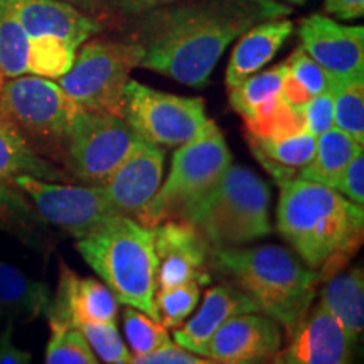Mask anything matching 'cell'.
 <instances>
[{"mask_svg": "<svg viewBox=\"0 0 364 364\" xmlns=\"http://www.w3.org/2000/svg\"><path fill=\"white\" fill-rule=\"evenodd\" d=\"M292 9L280 0H181L144 14L135 38L136 68L204 88L228 46L263 21Z\"/></svg>", "mask_w": 364, "mask_h": 364, "instance_id": "cell-1", "label": "cell"}, {"mask_svg": "<svg viewBox=\"0 0 364 364\" xmlns=\"http://www.w3.org/2000/svg\"><path fill=\"white\" fill-rule=\"evenodd\" d=\"M277 228L318 280H327L358 252L364 209L327 186L290 179L280 184Z\"/></svg>", "mask_w": 364, "mask_h": 364, "instance_id": "cell-2", "label": "cell"}, {"mask_svg": "<svg viewBox=\"0 0 364 364\" xmlns=\"http://www.w3.org/2000/svg\"><path fill=\"white\" fill-rule=\"evenodd\" d=\"M209 263L257 304L260 312L292 332L302 321L318 284L317 272L277 245L211 250Z\"/></svg>", "mask_w": 364, "mask_h": 364, "instance_id": "cell-3", "label": "cell"}, {"mask_svg": "<svg viewBox=\"0 0 364 364\" xmlns=\"http://www.w3.org/2000/svg\"><path fill=\"white\" fill-rule=\"evenodd\" d=\"M76 250L118 302L161 322L156 307L157 255L152 228L118 216L80 238Z\"/></svg>", "mask_w": 364, "mask_h": 364, "instance_id": "cell-4", "label": "cell"}, {"mask_svg": "<svg viewBox=\"0 0 364 364\" xmlns=\"http://www.w3.org/2000/svg\"><path fill=\"white\" fill-rule=\"evenodd\" d=\"M270 189L243 166L228 167L218 184L181 221L193 225L211 250L233 248L272 231Z\"/></svg>", "mask_w": 364, "mask_h": 364, "instance_id": "cell-5", "label": "cell"}, {"mask_svg": "<svg viewBox=\"0 0 364 364\" xmlns=\"http://www.w3.org/2000/svg\"><path fill=\"white\" fill-rule=\"evenodd\" d=\"M81 110L61 86L41 76L9 78L0 88V115L41 157L65 159L68 136Z\"/></svg>", "mask_w": 364, "mask_h": 364, "instance_id": "cell-6", "label": "cell"}, {"mask_svg": "<svg viewBox=\"0 0 364 364\" xmlns=\"http://www.w3.org/2000/svg\"><path fill=\"white\" fill-rule=\"evenodd\" d=\"M233 162L225 135L213 120L172 156L169 176L154 199L149 228L164 221L182 220L218 184Z\"/></svg>", "mask_w": 364, "mask_h": 364, "instance_id": "cell-7", "label": "cell"}, {"mask_svg": "<svg viewBox=\"0 0 364 364\" xmlns=\"http://www.w3.org/2000/svg\"><path fill=\"white\" fill-rule=\"evenodd\" d=\"M134 68L136 58L130 41H86L58 85L83 110L124 118L125 88Z\"/></svg>", "mask_w": 364, "mask_h": 364, "instance_id": "cell-8", "label": "cell"}, {"mask_svg": "<svg viewBox=\"0 0 364 364\" xmlns=\"http://www.w3.org/2000/svg\"><path fill=\"white\" fill-rule=\"evenodd\" d=\"M124 118L140 139L159 147H179L193 140L209 118L203 98L179 97L129 80Z\"/></svg>", "mask_w": 364, "mask_h": 364, "instance_id": "cell-9", "label": "cell"}, {"mask_svg": "<svg viewBox=\"0 0 364 364\" xmlns=\"http://www.w3.org/2000/svg\"><path fill=\"white\" fill-rule=\"evenodd\" d=\"M139 139L125 118L81 110L68 136L63 162L76 181L102 186Z\"/></svg>", "mask_w": 364, "mask_h": 364, "instance_id": "cell-10", "label": "cell"}, {"mask_svg": "<svg viewBox=\"0 0 364 364\" xmlns=\"http://www.w3.org/2000/svg\"><path fill=\"white\" fill-rule=\"evenodd\" d=\"M12 186L33 201L36 213L46 225L78 240L91 235L108 221L124 216L113 208L102 186L78 188L54 184L31 176L16 177Z\"/></svg>", "mask_w": 364, "mask_h": 364, "instance_id": "cell-11", "label": "cell"}, {"mask_svg": "<svg viewBox=\"0 0 364 364\" xmlns=\"http://www.w3.org/2000/svg\"><path fill=\"white\" fill-rule=\"evenodd\" d=\"M164 161L162 147L139 139L125 161L113 171L102 188L120 215L149 226V213L161 189Z\"/></svg>", "mask_w": 364, "mask_h": 364, "instance_id": "cell-12", "label": "cell"}, {"mask_svg": "<svg viewBox=\"0 0 364 364\" xmlns=\"http://www.w3.org/2000/svg\"><path fill=\"white\" fill-rule=\"evenodd\" d=\"M300 48L334 81L364 76V27L344 26L322 14L300 21Z\"/></svg>", "mask_w": 364, "mask_h": 364, "instance_id": "cell-13", "label": "cell"}, {"mask_svg": "<svg viewBox=\"0 0 364 364\" xmlns=\"http://www.w3.org/2000/svg\"><path fill=\"white\" fill-rule=\"evenodd\" d=\"M157 255V289L198 282L206 285L211 277L208 263L211 247L188 221L171 220L154 226Z\"/></svg>", "mask_w": 364, "mask_h": 364, "instance_id": "cell-14", "label": "cell"}, {"mask_svg": "<svg viewBox=\"0 0 364 364\" xmlns=\"http://www.w3.org/2000/svg\"><path fill=\"white\" fill-rule=\"evenodd\" d=\"M282 331L275 318L263 312L231 317L215 332L206 358L218 364H270L280 351Z\"/></svg>", "mask_w": 364, "mask_h": 364, "instance_id": "cell-15", "label": "cell"}, {"mask_svg": "<svg viewBox=\"0 0 364 364\" xmlns=\"http://www.w3.org/2000/svg\"><path fill=\"white\" fill-rule=\"evenodd\" d=\"M46 317L49 324L76 329L86 322H117L118 300L102 282L80 279L65 262H59L58 290Z\"/></svg>", "mask_w": 364, "mask_h": 364, "instance_id": "cell-16", "label": "cell"}, {"mask_svg": "<svg viewBox=\"0 0 364 364\" xmlns=\"http://www.w3.org/2000/svg\"><path fill=\"white\" fill-rule=\"evenodd\" d=\"M289 338L285 354L299 364H351L354 343L321 304L309 309Z\"/></svg>", "mask_w": 364, "mask_h": 364, "instance_id": "cell-17", "label": "cell"}, {"mask_svg": "<svg viewBox=\"0 0 364 364\" xmlns=\"http://www.w3.org/2000/svg\"><path fill=\"white\" fill-rule=\"evenodd\" d=\"M29 38L51 34L75 48L102 31V24L65 0H6Z\"/></svg>", "mask_w": 364, "mask_h": 364, "instance_id": "cell-18", "label": "cell"}, {"mask_svg": "<svg viewBox=\"0 0 364 364\" xmlns=\"http://www.w3.org/2000/svg\"><path fill=\"white\" fill-rule=\"evenodd\" d=\"M247 312H260L257 304L236 285H216L204 295L203 306L182 329L174 331L177 346L194 354L206 356V349L215 332L231 317Z\"/></svg>", "mask_w": 364, "mask_h": 364, "instance_id": "cell-19", "label": "cell"}, {"mask_svg": "<svg viewBox=\"0 0 364 364\" xmlns=\"http://www.w3.org/2000/svg\"><path fill=\"white\" fill-rule=\"evenodd\" d=\"M294 31V22L287 17L263 21L240 36L226 68L228 90L238 86L248 76L262 70L280 51Z\"/></svg>", "mask_w": 364, "mask_h": 364, "instance_id": "cell-20", "label": "cell"}, {"mask_svg": "<svg viewBox=\"0 0 364 364\" xmlns=\"http://www.w3.org/2000/svg\"><path fill=\"white\" fill-rule=\"evenodd\" d=\"M51 290L44 282L31 279L11 263L0 260V317L7 321H34L48 316Z\"/></svg>", "mask_w": 364, "mask_h": 364, "instance_id": "cell-21", "label": "cell"}, {"mask_svg": "<svg viewBox=\"0 0 364 364\" xmlns=\"http://www.w3.org/2000/svg\"><path fill=\"white\" fill-rule=\"evenodd\" d=\"M321 306L341 322L354 344L364 329V273L361 267L338 272L327 279Z\"/></svg>", "mask_w": 364, "mask_h": 364, "instance_id": "cell-22", "label": "cell"}, {"mask_svg": "<svg viewBox=\"0 0 364 364\" xmlns=\"http://www.w3.org/2000/svg\"><path fill=\"white\" fill-rule=\"evenodd\" d=\"M317 139L309 132L285 136V139H250L253 156L279 184L294 179L302 167L312 161Z\"/></svg>", "mask_w": 364, "mask_h": 364, "instance_id": "cell-23", "label": "cell"}, {"mask_svg": "<svg viewBox=\"0 0 364 364\" xmlns=\"http://www.w3.org/2000/svg\"><path fill=\"white\" fill-rule=\"evenodd\" d=\"M19 176H31L49 182L66 179L65 172L41 157L19 130L0 115V181L12 184Z\"/></svg>", "mask_w": 364, "mask_h": 364, "instance_id": "cell-24", "label": "cell"}, {"mask_svg": "<svg viewBox=\"0 0 364 364\" xmlns=\"http://www.w3.org/2000/svg\"><path fill=\"white\" fill-rule=\"evenodd\" d=\"M359 150H363V144L332 127L317 136L312 161L299 171V179L317 182L336 191L344 169Z\"/></svg>", "mask_w": 364, "mask_h": 364, "instance_id": "cell-25", "label": "cell"}, {"mask_svg": "<svg viewBox=\"0 0 364 364\" xmlns=\"http://www.w3.org/2000/svg\"><path fill=\"white\" fill-rule=\"evenodd\" d=\"M0 230L16 235L33 248L46 247V223L27 201L26 194L0 181Z\"/></svg>", "mask_w": 364, "mask_h": 364, "instance_id": "cell-26", "label": "cell"}, {"mask_svg": "<svg viewBox=\"0 0 364 364\" xmlns=\"http://www.w3.org/2000/svg\"><path fill=\"white\" fill-rule=\"evenodd\" d=\"M245 127L250 139L279 140L306 132L302 110L290 107L280 95L263 103L250 120H245Z\"/></svg>", "mask_w": 364, "mask_h": 364, "instance_id": "cell-27", "label": "cell"}, {"mask_svg": "<svg viewBox=\"0 0 364 364\" xmlns=\"http://www.w3.org/2000/svg\"><path fill=\"white\" fill-rule=\"evenodd\" d=\"M287 71H289V65L284 61L270 70L255 73L241 81L238 86L228 90L233 110L238 112L243 120H250L263 103L279 97Z\"/></svg>", "mask_w": 364, "mask_h": 364, "instance_id": "cell-28", "label": "cell"}, {"mask_svg": "<svg viewBox=\"0 0 364 364\" xmlns=\"http://www.w3.org/2000/svg\"><path fill=\"white\" fill-rule=\"evenodd\" d=\"M78 48L58 36L44 34L29 38L27 73L48 80H59L71 70Z\"/></svg>", "mask_w": 364, "mask_h": 364, "instance_id": "cell-29", "label": "cell"}, {"mask_svg": "<svg viewBox=\"0 0 364 364\" xmlns=\"http://www.w3.org/2000/svg\"><path fill=\"white\" fill-rule=\"evenodd\" d=\"M27 51L29 36L6 0H0V73L4 78L26 75Z\"/></svg>", "mask_w": 364, "mask_h": 364, "instance_id": "cell-30", "label": "cell"}, {"mask_svg": "<svg viewBox=\"0 0 364 364\" xmlns=\"http://www.w3.org/2000/svg\"><path fill=\"white\" fill-rule=\"evenodd\" d=\"M334 127L364 144V76L336 81Z\"/></svg>", "mask_w": 364, "mask_h": 364, "instance_id": "cell-31", "label": "cell"}, {"mask_svg": "<svg viewBox=\"0 0 364 364\" xmlns=\"http://www.w3.org/2000/svg\"><path fill=\"white\" fill-rule=\"evenodd\" d=\"M49 327L51 336L46 349V364H98L80 329L58 324H49Z\"/></svg>", "mask_w": 364, "mask_h": 364, "instance_id": "cell-32", "label": "cell"}, {"mask_svg": "<svg viewBox=\"0 0 364 364\" xmlns=\"http://www.w3.org/2000/svg\"><path fill=\"white\" fill-rule=\"evenodd\" d=\"M124 331L135 356L150 354L172 343L167 327L135 309L124 311Z\"/></svg>", "mask_w": 364, "mask_h": 364, "instance_id": "cell-33", "label": "cell"}, {"mask_svg": "<svg viewBox=\"0 0 364 364\" xmlns=\"http://www.w3.org/2000/svg\"><path fill=\"white\" fill-rule=\"evenodd\" d=\"M201 285L198 282L171 287V289H157L156 307L159 318L164 327H179L184 324L196 306L199 304Z\"/></svg>", "mask_w": 364, "mask_h": 364, "instance_id": "cell-34", "label": "cell"}, {"mask_svg": "<svg viewBox=\"0 0 364 364\" xmlns=\"http://www.w3.org/2000/svg\"><path fill=\"white\" fill-rule=\"evenodd\" d=\"M91 351L107 364H130L132 354L117 329V322H86L80 327Z\"/></svg>", "mask_w": 364, "mask_h": 364, "instance_id": "cell-35", "label": "cell"}, {"mask_svg": "<svg viewBox=\"0 0 364 364\" xmlns=\"http://www.w3.org/2000/svg\"><path fill=\"white\" fill-rule=\"evenodd\" d=\"M287 65H289L290 75L311 93V97L334 88L336 81L300 46L295 49L292 56L287 59Z\"/></svg>", "mask_w": 364, "mask_h": 364, "instance_id": "cell-36", "label": "cell"}, {"mask_svg": "<svg viewBox=\"0 0 364 364\" xmlns=\"http://www.w3.org/2000/svg\"><path fill=\"white\" fill-rule=\"evenodd\" d=\"M332 90L334 88L312 97L302 108L306 130L316 139L334 127V93Z\"/></svg>", "mask_w": 364, "mask_h": 364, "instance_id": "cell-37", "label": "cell"}, {"mask_svg": "<svg viewBox=\"0 0 364 364\" xmlns=\"http://www.w3.org/2000/svg\"><path fill=\"white\" fill-rule=\"evenodd\" d=\"M338 193H343V196L353 201L354 204L363 206L364 204V152L359 150L348 164L343 176L336 186Z\"/></svg>", "mask_w": 364, "mask_h": 364, "instance_id": "cell-38", "label": "cell"}, {"mask_svg": "<svg viewBox=\"0 0 364 364\" xmlns=\"http://www.w3.org/2000/svg\"><path fill=\"white\" fill-rule=\"evenodd\" d=\"M130 364H218L213 359H204L196 356L194 353L181 348L176 344H167L166 348L157 349V351L144 354V356L132 358Z\"/></svg>", "mask_w": 364, "mask_h": 364, "instance_id": "cell-39", "label": "cell"}, {"mask_svg": "<svg viewBox=\"0 0 364 364\" xmlns=\"http://www.w3.org/2000/svg\"><path fill=\"white\" fill-rule=\"evenodd\" d=\"M12 332L14 322L7 321V326L0 331V364H33V354L12 343Z\"/></svg>", "mask_w": 364, "mask_h": 364, "instance_id": "cell-40", "label": "cell"}, {"mask_svg": "<svg viewBox=\"0 0 364 364\" xmlns=\"http://www.w3.org/2000/svg\"><path fill=\"white\" fill-rule=\"evenodd\" d=\"M117 11L130 14V16H144V14L156 11V9L172 6L181 0H103Z\"/></svg>", "mask_w": 364, "mask_h": 364, "instance_id": "cell-41", "label": "cell"}, {"mask_svg": "<svg viewBox=\"0 0 364 364\" xmlns=\"http://www.w3.org/2000/svg\"><path fill=\"white\" fill-rule=\"evenodd\" d=\"M322 7L341 21L361 19L364 16V0H324Z\"/></svg>", "mask_w": 364, "mask_h": 364, "instance_id": "cell-42", "label": "cell"}, {"mask_svg": "<svg viewBox=\"0 0 364 364\" xmlns=\"http://www.w3.org/2000/svg\"><path fill=\"white\" fill-rule=\"evenodd\" d=\"M280 97L285 103H289L290 107H294V108H299V110H302L309 100L312 98L311 93H309V91L304 88V86L300 85L289 71H287L284 83H282Z\"/></svg>", "mask_w": 364, "mask_h": 364, "instance_id": "cell-43", "label": "cell"}, {"mask_svg": "<svg viewBox=\"0 0 364 364\" xmlns=\"http://www.w3.org/2000/svg\"><path fill=\"white\" fill-rule=\"evenodd\" d=\"M65 2L71 4V6H75L76 9H80V11L83 12H93L102 6L103 0H65Z\"/></svg>", "mask_w": 364, "mask_h": 364, "instance_id": "cell-44", "label": "cell"}, {"mask_svg": "<svg viewBox=\"0 0 364 364\" xmlns=\"http://www.w3.org/2000/svg\"><path fill=\"white\" fill-rule=\"evenodd\" d=\"M273 363H275V364H299L297 361H294L292 358H289V356H287L285 353H282V354H277V358L273 359Z\"/></svg>", "mask_w": 364, "mask_h": 364, "instance_id": "cell-45", "label": "cell"}, {"mask_svg": "<svg viewBox=\"0 0 364 364\" xmlns=\"http://www.w3.org/2000/svg\"><path fill=\"white\" fill-rule=\"evenodd\" d=\"M280 2H287V4H292V6H304L307 0H280Z\"/></svg>", "mask_w": 364, "mask_h": 364, "instance_id": "cell-46", "label": "cell"}, {"mask_svg": "<svg viewBox=\"0 0 364 364\" xmlns=\"http://www.w3.org/2000/svg\"><path fill=\"white\" fill-rule=\"evenodd\" d=\"M4 80H6V78H4V76H2V73H0V88H2V85H4Z\"/></svg>", "mask_w": 364, "mask_h": 364, "instance_id": "cell-47", "label": "cell"}, {"mask_svg": "<svg viewBox=\"0 0 364 364\" xmlns=\"http://www.w3.org/2000/svg\"><path fill=\"white\" fill-rule=\"evenodd\" d=\"M0 326H2V317H0Z\"/></svg>", "mask_w": 364, "mask_h": 364, "instance_id": "cell-48", "label": "cell"}]
</instances>
